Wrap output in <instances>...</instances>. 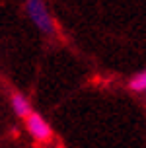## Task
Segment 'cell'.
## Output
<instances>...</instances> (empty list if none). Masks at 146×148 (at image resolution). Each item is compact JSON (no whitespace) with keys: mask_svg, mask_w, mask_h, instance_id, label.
<instances>
[{"mask_svg":"<svg viewBox=\"0 0 146 148\" xmlns=\"http://www.w3.org/2000/svg\"><path fill=\"white\" fill-rule=\"evenodd\" d=\"M27 14L31 16V20L35 22V25L39 29L51 33L53 31V22H51V16L45 8L43 0H27Z\"/></svg>","mask_w":146,"mask_h":148,"instance_id":"obj_1","label":"cell"},{"mask_svg":"<svg viewBox=\"0 0 146 148\" xmlns=\"http://www.w3.org/2000/svg\"><path fill=\"white\" fill-rule=\"evenodd\" d=\"M25 123H27V131L33 134V138L39 142H49L53 138V131L51 127L45 123V119L39 115V113H33L31 111V115L25 119Z\"/></svg>","mask_w":146,"mask_h":148,"instance_id":"obj_2","label":"cell"},{"mask_svg":"<svg viewBox=\"0 0 146 148\" xmlns=\"http://www.w3.org/2000/svg\"><path fill=\"white\" fill-rule=\"evenodd\" d=\"M12 107L16 109V113H18L20 117L27 119L29 115H31V107H29L27 99L23 96H20V94H14V96H12Z\"/></svg>","mask_w":146,"mask_h":148,"instance_id":"obj_3","label":"cell"},{"mask_svg":"<svg viewBox=\"0 0 146 148\" xmlns=\"http://www.w3.org/2000/svg\"><path fill=\"white\" fill-rule=\"evenodd\" d=\"M129 90H132V92H138V94L146 92V70H140V72H136V74L131 78V80H129Z\"/></svg>","mask_w":146,"mask_h":148,"instance_id":"obj_4","label":"cell"}]
</instances>
